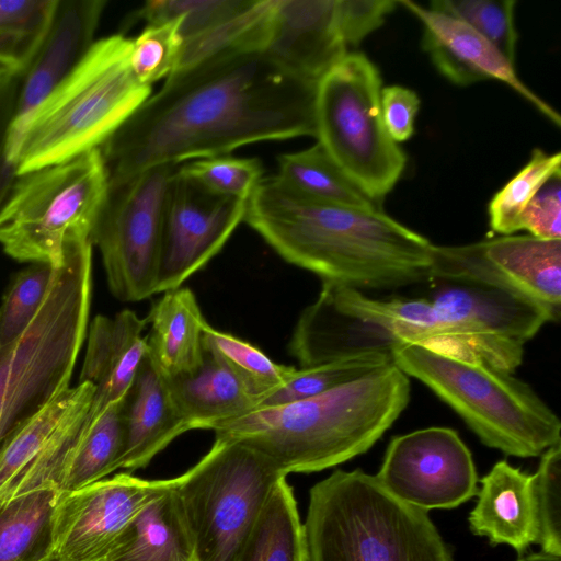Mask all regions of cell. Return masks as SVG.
I'll return each instance as SVG.
<instances>
[{"label": "cell", "instance_id": "6da1fadb", "mask_svg": "<svg viewBox=\"0 0 561 561\" xmlns=\"http://www.w3.org/2000/svg\"><path fill=\"white\" fill-rule=\"evenodd\" d=\"M316 89L262 50L226 53L174 72L100 147L107 179L253 142L316 137Z\"/></svg>", "mask_w": 561, "mask_h": 561}, {"label": "cell", "instance_id": "7a4b0ae2", "mask_svg": "<svg viewBox=\"0 0 561 561\" xmlns=\"http://www.w3.org/2000/svg\"><path fill=\"white\" fill-rule=\"evenodd\" d=\"M427 283V296L390 299L322 283L294 328L291 355L304 368L421 345L456 357H481L514 373L526 343L542 327L539 310L476 280L433 277Z\"/></svg>", "mask_w": 561, "mask_h": 561}, {"label": "cell", "instance_id": "3957f363", "mask_svg": "<svg viewBox=\"0 0 561 561\" xmlns=\"http://www.w3.org/2000/svg\"><path fill=\"white\" fill-rule=\"evenodd\" d=\"M285 261L322 283L356 290L427 283L434 244L379 207L357 208L297 194L263 178L244 220Z\"/></svg>", "mask_w": 561, "mask_h": 561}, {"label": "cell", "instance_id": "277c9868", "mask_svg": "<svg viewBox=\"0 0 561 561\" xmlns=\"http://www.w3.org/2000/svg\"><path fill=\"white\" fill-rule=\"evenodd\" d=\"M409 377L393 362L318 396L257 409L215 425V437L243 443L286 476L321 471L366 453L405 410Z\"/></svg>", "mask_w": 561, "mask_h": 561}, {"label": "cell", "instance_id": "5b68a950", "mask_svg": "<svg viewBox=\"0 0 561 561\" xmlns=\"http://www.w3.org/2000/svg\"><path fill=\"white\" fill-rule=\"evenodd\" d=\"M131 39L95 41L72 72L30 114L9 153L19 175L100 148L149 98L134 76Z\"/></svg>", "mask_w": 561, "mask_h": 561}, {"label": "cell", "instance_id": "8992f818", "mask_svg": "<svg viewBox=\"0 0 561 561\" xmlns=\"http://www.w3.org/2000/svg\"><path fill=\"white\" fill-rule=\"evenodd\" d=\"M302 525L307 561H454L426 511L360 469L316 483Z\"/></svg>", "mask_w": 561, "mask_h": 561}, {"label": "cell", "instance_id": "52a82bcc", "mask_svg": "<svg viewBox=\"0 0 561 561\" xmlns=\"http://www.w3.org/2000/svg\"><path fill=\"white\" fill-rule=\"evenodd\" d=\"M92 247L66 250L32 322L0 347V444L70 387L88 331Z\"/></svg>", "mask_w": 561, "mask_h": 561}, {"label": "cell", "instance_id": "ba28073f", "mask_svg": "<svg viewBox=\"0 0 561 561\" xmlns=\"http://www.w3.org/2000/svg\"><path fill=\"white\" fill-rule=\"evenodd\" d=\"M393 364L449 405L481 443L528 458L561 443V422L525 381L481 357L462 358L421 345L391 352Z\"/></svg>", "mask_w": 561, "mask_h": 561}, {"label": "cell", "instance_id": "9c48e42d", "mask_svg": "<svg viewBox=\"0 0 561 561\" xmlns=\"http://www.w3.org/2000/svg\"><path fill=\"white\" fill-rule=\"evenodd\" d=\"M106 192L100 148L19 175L0 209L2 250L19 262L59 264L69 247L91 241Z\"/></svg>", "mask_w": 561, "mask_h": 561}, {"label": "cell", "instance_id": "30bf717a", "mask_svg": "<svg viewBox=\"0 0 561 561\" xmlns=\"http://www.w3.org/2000/svg\"><path fill=\"white\" fill-rule=\"evenodd\" d=\"M285 477L254 448L215 437L209 451L173 485L197 561H234Z\"/></svg>", "mask_w": 561, "mask_h": 561}, {"label": "cell", "instance_id": "8fae6325", "mask_svg": "<svg viewBox=\"0 0 561 561\" xmlns=\"http://www.w3.org/2000/svg\"><path fill=\"white\" fill-rule=\"evenodd\" d=\"M381 77L362 53H348L317 83L316 137L337 168L370 199L385 197L405 167L380 110Z\"/></svg>", "mask_w": 561, "mask_h": 561}, {"label": "cell", "instance_id": "7c38bea8", "mask_svg": "<svg viewBox=\"0 0 561 561\" xmlns=\"http://www.w3.org/2000/svg\"><path fill=\"white\" fill-rule=\"evenodd\" d=\"M179 165H157L108 180L91 241L101 253L111 293L122 301L156 294L164 199Z\"/></svg>", "mask_w": 561, "mask_h": 561}, {"label": "cell", "instance_id": "4fadbf2b", "mask_svg": "<svg viewBox=\"0 0 561 561\" xmlns=\"http://www.w3.org/2000/svg\"><path fill=\"white\" fill-rule=\"evenodd\" d=\"M480 282L541 309L561 310V239L503 236L463 245H435L431 277Z\"/></svg>", "mask_w": 561, "mask_h": 561}, {"label": "cell", "instance_id": "5bb4252c", "mask_svg": "<svg viewBox=\"0 0 561 561\" xmlns=\"http://www.w3.org/2000/svg\"><path fill=\"white\" fill-rule=\"evenodd\" d=\"M173 483L118 473L60 494L45 561H111L134 518Z\"/></svg>", "mask_w": 561, "mask_h": 561}, {"label": "cell", "instance_id": "9a60e30c", "mask_svg": "<svg viewBox=\"0 0 561 561\" xmlns=\"http://www.w3.org/2000/svg\"><path fill=\"white\" fill-rule=\"evenodd\" d=\"M376 478L393 496L426 512L467 502L478 482L469 448L456 431L443 426L393 437Z\"/></svg>", "mask_w": 561, "mask_h": 561}, {"label": "cell", "instance_id": "2e32d148", "mask_svg": "<svg viewBox=\"0 0 561 561\" xmlns=\"http://www.w3.org/2000/svg\"><path fill=\"white\" fill-rule=\"evenodd\" d=\"M247 202L217 195L176 169L164 199L156 294L181 287L221 250L244 220Z\"/></svg>", "mask_w": 561, "mask_h": 561}, {"label": "cell", "instance_id": "e0dca14e", "mask_svg": "<svg viewBox=\"0 0 561 561\" xmlns=\"http://www.w3.org/2000/svg\"><path fill=\"white\" fill-rule=\"evenodd\" d=\"M105 0H57L50 22L22 79L5 150L9 154L30 114L78 66L94 44Z\"/></svg>", "mask_w": 561, "mask_h": 561}, {"label": "cell", "instance_id": "ac0fdd59", "mask_svg": "<svg viewBox=\"0 0 561 561\" xmlns=\"http://www.w3.org/2000/svg\"><path fill=\"white\" fill-rule=\"evenodd\" d=\"M398 5L404 7L421 22L422 48L449 81L458 85L484 80L504 82L560 126V115L523 83L514 64L466 23L413 1L398 0Z\"/></svg>", "mask_w": 561, "mask_h": 561}, {"label": "cell", "instance_id": "d6986e66", "mask_svg": "<svg viewBox=\"0 0 561 561\" xmlns=\"http://www.w3.org/2000/svg\"><path fill=\"white\" fill-rule=\"evenodd\" d=\"M341 0H274L263 51L318 81L347 54Z\"/></svg>", "mask_w": 561, "mask_h": 561}, {"label": "cell", "instance_id": "ffe728a7", "mask_svg": "<svg viewBox=\"0 0 561 561\" xmlns=\"http://www.w3.org/2000/svg\"><path fill=\"white\" fill-rule=\"evenodd\" d=\"M147 318L124 309L113 317L96 316L87 331V350L79 382L94 387L93 419L124 398L147 353Z\"/></svg>", "mask_w": 561, "mask_h": 561}, {"label": "cell", "instance_id": "44dd1931", "mask_svg": "<svg viewBox=\"0 0 561 561\" xmlns=\"http://www.w3.org/2000/svg\"><path fill=\"white\" fill-rule=\"evenodd\" d=\"M123 469L145 468L172 440L191 431L180 414L167 379L146 353L123 398Z\"/></svg>", "mask_w": 561, "mask_h": 561}, {"label": "cell", "instance_id": "7402d4cb", "mask_svg": "<svg viewBox=\"0 0 561 561\" xmlns=\"http://www.w3.org/2000/svg\"><path fill=\"white\" fill-rule=\"evenodd\" d=\"M469 515L470 529L492 545H507L519 554L538 541L534 474L497 461L481 480Z\"/></svg>", "mask_w": 561, "mask_h": 561}, {"label": "cell", "instance_id": "603a6c76", "mask_svg": "<svg viewBox=\"0 0 561 561\" xmlns=\"http://www.w3.org/2000/svg\"><path fill=\"white\" fill-rule=\"evenodd\" d=\"M165 379L172 399L191 430H211L257 408V398L221 360L206 351L198 368Z\"/></svg>", "mask_w": 561, "mask_h": 561}, {"label": "cell", "instance_id": "cb8c5ba5", "mask_svg": "<svg viewBox=\"0 0 561 561\" xmlns=\"http://www.w3.org/2000/svg\"><path fill=\"white\" fill-rule=\"evenodd\" d=\"M162 294L147 317V353L163 376L188 374L203 363V334L208 323L190 288Z\"/></svg>", "mask_w": 561, "mask_h": 561}, {"label": "cell", "instance_id": "d4e9b609", "mask_svg": "<svg viewBox=\"0 0 561 561\" xmlns=\"http://www.w3.org/2000/svg\"><path fill=\"white\" fill-rule=\"evenodd\" d=\"M173 485L134 518L111 561H197Z\"/></svg>", "mask_w": 561, "mask_h": 561}, {"label": "cell", "instance_id": "484cf974", "mask_svg": "<svg viewBox=\"0 0 561 561\" xmlns=\"http://www.w3.org/2000/svg\"><path fill=\"white\" fill-rule=\"evenodd\" d=\"M59 493L51 488L0 500V561H45Z\"/></svg>", "mask_w": 561, "mask_h": 561}, {"label": "cell", "instance_id": "4316f807", "mask_svg": "<svg viewBox=\"0 0 561 561\" xmlns=\"http://www.w3.org/2000/svg\"><path fill=\"white\" fill-rule=\"evenodd\" d=\"M234 561H307L304 525L286 477L274 486Z\"/></svg>", "mask_w": 561, "mask_h": 561}, {"label": "cell", "instance_id": "83f0119b", "mask_svg": "<svg viewBox=\"0 0 561 561\" xmlns=\"http://www.w3.org/2000/svg\"><path fill=\"white\" fill-rule=\"evenodd\" d=\"M124 451L122 399L110 404L83 434L60 474L57 492L79 490L121 469Z\"/></svg>", "mask_w": 561, "mask_h": 561}, {"label": "cell", "instance_id": "f1b7e54d", "mask_svg": "<svg viewBox=\"0 0 561 561\" xmlns=\"http://www.w3.org/2000/svg\"><path fill=\"white\" fill-rule=\"evenodd\" d=\"M277 161L275 176L301 196L342 206L378 207L346 178L318 142L301 151L280 154Z\"/></svg>", "mask_w": 561, "mask_h": 561}, {"label": "cell", "instance_id": "f546056e", "mask_svg": "<svg viewBox=\"0 0 561 561\" xmlns=\"http://www.w3.org/2000/svg\"><path fill=\"white\" fill-rule=\"evenodd\" d=\"M93 391L89 382L69 387L1 442L0 490L33 460L68 414Z\"/></svg>", "mask_w": 561, "mask_h": 561}, {"label": "cell", "instance_id": "4dcf8cb0", "mask_svg": "<svg viewBox=\"0 0 561 561\" xmlns=\"http://www.w3.org/2000/svg\"><path fill=\"white\" fill-rule=\"evenodd\" d=\"M204 350L221 360L257 398L285 385L297 368L273 362L260 348L209 324L203 334Z\"/></svg>", "mask_w": 561, "mask_h": 561}, {"label": "cell", "instance_id": "1f68e13d", "mask_svg": "<svg viewBox=\"0 0 561 561\" xmlns=\"http://www.w3.org/2000/svg\"><path fill=\"white\" fill-rule=\"evenodd\" d=\"M392 363L389 354H365L296 369L289 380L260 399L257 409L301 401Z\"/></svg>", "mask_w": 561, "mask_h": 561}, {"label": "cell", "instance_id": "d6a6232c", "mask_svg": "<svg viewBox=\"0 0 561 561\" xmlns=\"http://www.w3.org/2000/svg\"><path fill=\"white\" fill-rule=\"evenodd\" d=\"M561 153L536 148L529 161L490 201L489 224L493 232L511 236L520 230V216L542 185L561 173Z\"/></svg>", "mask_w": 561, "mask_h": 561}, {"label": "cell", "instance_id": "836d02e7", "mask_svg": "<svg viewBox=\"0 0 561 561\" xmlns=\"http://www.w3.org/2000/svg\"><path fill=\"white\" fill-rule=\"evenodd\" d=\"M57 0H0V59L24 70L37 50Z\"/></svg>", "mask_w": 561, "mask_h": 561}, {"label": "cell", "instance_id": "e575fe53", "mask_svg": "<svg viewBox=\"0 0 561 561\" xmlns=\"http://www.w3.org/2000/svg\"><path fill=\"white\" fill-rule=\"evenodd\" d=\"M58 265L31 263L12 277L0 305V347L16 339L32 322L48 294Z\"/></svg>", "mask_w": 561, "mask_h": 561}, {"label": "cell", "instance_id": "d590c367", "mask_svg": "<svg viewBox=\"0 0 561 561\" xmlns=\"http://www.w3.org/2000/svg\"><path fill=\"white\" fill-rule=\"evenodd\" d=\"M515 4L514 0H435L430 9L466 23L514 64L518 38Z\"/></svg>", "mask_w": 561, "mask_h": 561}, {"label": "cell", "instance_id": "8d00e7d4", "mask_svg": "<svg viewBox=\"0 0 561 561\" xmlns=\"http://www.w3.org/2000/svg\"><path fill=\"white\" fill-rule=\"evenodd\" d=\"M179 171L217 195L243 201L263 179L259 159L228 154L196 159L180 164Z\"/></svg>", "mask_w": 561, "mask_h": 561}, {"label": "cell", "instance_id": "74e56055", "mask_svg": "<svg viewBox=\"0 0 561 561\" xmlns=\"http://www.w3.org/2000/svg\"><path fill=\"white\" fill-rule=\"evenodd\" d=\"M180 19L147 25L134 39L129 64L136 79L150 87L174 72L182 50Z\"/></svg>", "mask_w": 561, "mask_h": 561}, {"label": "cell", "instance_id": "f35d334b", "mask_svg": "<svg viewBox=\"0 0 561 561\" xmlns=\"http://www.w3.org/2000/svg\"><path fill=\"white\" fill-rule=\"evenodd\" d=\"M538 541L542 552L561 557V443L541 454L534 474Z\"/></svg>", "mask_w": 561, "mask_h": 561}, {"label": "cell", "instance_id": "ab89813d", "mask_svg": "<svg viewBox=\"0 0 561 561\" xmlns=\"http://www.w3.org/2000/svg\"><path fill=\"white\" fill-rule=\"evenodd\" d=\"M520 230L540 239H561V173L548 180L520 216Z\"/></svg>", "mask_w": 561, "mask_h": 561}, {"label": "cell", "instance_id": "60d3db41", "mask_svg": "<svg viewBox=\"0 0 561 561\" xmlns=\"http://www.w3.org/2000/svg\"><path fill=\"white\" fill-rule=\"evenodd\" d=\"M419 107L420 99L414 91L401 85H389L381 89V116L393 141L402 142L413 135Z\"/></svg>", "mask_w": 561, "mask_h": 561}, {"label": "cell", "instance_id": "b9f144b4", "mask_svg": "<svg viewBox=\"0 0 561 561\" xmlns=\"http://www.w3.org/2000/svg\"><path fill=\"white\" fill-rule=\"evenodd\" d=\"M22 71L0 78V149L5 144L19 95Z\"/></svg>", "mask_w": 561, "mask_h": 561}, {"label": "cell", "instance_id": "7bdbcfd3", "mask_svg": "<svg viewBox=\"0 0 561 561\" xmlns=\"http://www.w3.org/2000/svg\"><path fill=\"white\" fill-rule=\"evenodd\" d=\"M19 178L18 165L7 154L5 144L0 149V209Z\"/></svg>", "mask_w": 561, "mask_h": 561}, {"label": "cell", "instance_id": "ee69618b", "mask_svg": "<svg viewBox=\"0 0 561 561\" xmlns=\"http://www.w3.org/2000/svg\"><path fill=\"white\" fill-rule=\"evenodd\" d=\"M517 561H561V557H556L545 552H540L522 557Z\"/></svg>", "mask_w": 561, "mask_h": 561}, {"label": "cell", "instance_id": "f6af8a7d", "mask_svg": "<svg viewBox=\"0 0 561 561\" xmlns=\"http://www.w3.org/2000/svg\"><path fill=\"white\" fill-rule=\"evenodd\" d=\"M15 71H23V70L18 68L12 62H9L4 59H0V78L4 77L7 75H10L12 72H15Z\"/></svg>", "mask_w": 561, "mask_h": 561}]
</instances>
